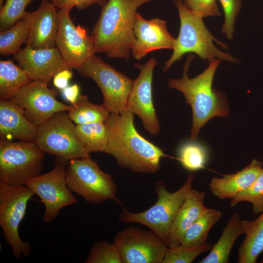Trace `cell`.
<instances>
[{"instance_id":"obj_1","label":"cell","mask_w":263,"mask_h":263,"mask_svg":"<svg viewBox=\"0 0 263 263\" xmlns=\"http://www.w3.org/2000/svg\"><path fill=\"white\" fill-rule=\"evenodd\" d=\"M133 119V113L126 110L110 113L105 122L109 132L107 153L124 168L134 172L154 173L160 169L161 158L168 155L139 134Z\"/></svg>"},{"instance_id":"obj_2","label":"cell","mask_w":263,"mask_h":263,"mask_svg":"<svg viewBox=\"0 0 263 263\" xmlns=\"http://www.w3.org/2000/svg\"><path fill=\"white\" fill-rule=\"evenodd\" d=\"M152 0H108L91 35L95 52L110 58H128L135 40L136 10Z\"/></svg>"},{"instance_id":"obj_3","label":"cell","mask_w":263,"mask_h":263,"mask_svg":"<svg viewBox=\"0 0 263 263\" xmlns=\"http://www.w3.org/2000/svg\"><path fill=\"white\" fill-rule=\"evenodd\" d=\"M190 60L185 65L183 77L169 79L168 85L181 92L186 103L190 106L192 126L190 140H196L200 129L210 119L214 117H226L229 110L224 94L212 88L214 75L221 60L209 63L204 72L193 78H189L187 74Z\"/></svg>"},{"instance_id":"obj_4","label":"cell","mask_w":263,"mask_h":263,"mask_svg":"<svg viewBox=\"0 0 263 263\" xmlns=\"http://www.w3.org/2000/svg\"><path fill=\"white\" fill-rule=\"evenodd\" d=\"M174 3L179 13L180 31L175 39L172 54L165 63L163 72H167L175 62L188 53H194L209 63L216 59L238 62V60L230 54L223 52L215 46L214 42L224 48L228 47L208 30L203 22V18L191 11L182 0H175Z\"/></svg>"},{"instance_id":"obj_5","label":"cell","mask_w":263,"mask_h":263,"mask_svg":"<svg viewBox=\"0 0 263 263\" xmlns=\"http://www.w3.org/2000/svg\"><path fill=\"white\" fill-rule=\"evenodd\" d=\"M194 179L193 174H188L183 185L174 192L169 191L163 182L156 183V203L148 209L138 213L130 211L123 207L119 215V221L123 223H136L147 226L168 246L174 220L187 193L192 188Z\"/></svg>"},{"instance_id":"obj_6","label":"cell","mask_w":263,"mask_h":263,"mask_svg":"<svg viewBox=\"0 0 263 263\" xmlns=\"http://www.w3.org/2000/svg\"><path fill=\"white\" fill-rule=\"evenodd\" d=\"M67 185L70 190L92 204L108 200L119 203L117 186L112 176L99 168L90 157L68 161L66 169Z\"/></svg>"},{"instance_id":"obj_7","label":"cell","mask_w":263,"mask_h":263,"mask_svg":"<svg viewBox=\"0 0 263 263\" xmlns=\"http://www.w3.org/2000/svg\"><path fill=\"white\" fill-rule=\"evenodd\" d=\"M34 195L24 184L0 183V226L16 259L28 257L31 250L29 243L21 239L19 227L25 215L28 203Z\"/></svg>"},{"instance_id":"obj_8","label":"cell","mask_w":263,"mask_h":263,"mask_svg":"<svg viewBox=\"0 0 263 263\" xmlns=\"http://www.w3.org/2000/svg\"><path fill=\"white\" fill-rule=\"evenodd\" d=\"M44 152L35 142L0 140V183L23 184L40 174Z\"/></svg>"},{"instance_id":"obj_9","label":"cell","mask_w":263,"mask_h":263,"mask_svg":"<svg viewBox=\"0 0 263 263\" xmlns=\"http://www.w3.org/2000/svg\"><path fill=\"white\" fill-rule=\"evenodd\" d=\"M35 142L44 153L68 161L90 157L66 111L56 113L39 125Z\"/></svg>"},{"instance_id":"obj_10","label":"cell","mask_w":263,"mask_h":263,"mask_svg":"<svg viewBox=\"0 0 263 263\" xmlns=\"http://www.w3.org/2000/svg\"><path fill=\"white\" fill-rule=\"evenodd\" d=\"M68 160L56 158L50 171L24 183L40 199L44 206L43 221L49 223L56 218L63 207L73 205L77 200L67 185L66 169Z\"/></svg>"},{"instance_id":"obj_11","label":"cell","mask_w":263,"mask_h":263,"mask_svg":"<svg viewBox=\"0 0 263 263\" xmlns=\"http://www.w3.org/2000/svg\"><path fill=\"white\" fill-rule=\"evenodd\" d=\"M76 69L98 86L103 94L102 104L111 113L125 110L132 80L94 55Z\"/></svg>"},{"instance_id":"obj_12","label":"cell","mask_w":263,"mask_h":263,"mask_svg":"<svg viewBox=\"0 0 263 263\" xmlns=\"http://www.w3.org/2000/svg\"><path fill=\"white\" fill-rule=\"evenodd\" d=\"M113 243L122 263H163L169 247L151 230L129 226L118 232Z\"/></svg>"},{"instance_id":"obj_13","label":"cell","mask_w":263,"mask_h":263,"mask_svg":"<svg viewBox=\"0 0 263 263\" xmlns=\"http://www.w3.org/2000/svg\"><path fill=\"white\" fill-rule=\"evenodd\" d=\"M48 83L32 80L22 87L9 100L19 106L26 118L38 127L56 113L68 112V105L56 99L57 92L48 87Z\"/></svg>"},{"instance_id":"obj_14","label":"cell","mask_w":263,"mask_h":263,"mask_svg":"<svg viewBox=\"0 0 263 263\" xmlns=\"http://www.w3.org/2000/svg\"><path fill=\"white\" fill-rule=\"evenodd\" d=\"M72 9H58L59 26L56 45L70 68L77 69L96 53L92 37L86 30L76 26L71 19Z\"/></svg>"},{"instance_id":"obj_15","label":"cell","mask_w":263,"mask_h":263,"mask_svg":"<svg viewBox=\"0 0 263 263\" xmlns=\"http://www.w3.org/2000/svg\"><path fill=\"white\" fill-rule=\"evenodd\" d=\"M157 64L156 59L153 58L143 64H134L140 73L133 81L125 109L140 118L144 129L151 135H157L160 130L152 94L153 73Z\"/></svg>"},{"instance_id":"obj_16","label":"cell","mask_w":263,"mask_h":263,"mask_svg":"<svg viewBox=\"0 0 263 263\" xmlns=\"http://www.w3.org/2000/svg\"><path fill=\"white\" fill-rule=\"evenodd\" d=\"M14 58L32 80L49 83L58 72L71 69L55 46L34 49L26 45L14 55Z\"/></svg>"},{"instance_id":"obj_17","label":"cell","mask_w":263,"mask_h":263,"mask_svg":"<svg viewBox=\"0 0 263 263\" xmlns=\"http://www.w3.org/2000/svg\"><path fill=\"white\" fill-rule=\"evenodd\" d=\"M133 31L135 40L131 51L137 60L154 50L174 48L176 38L168 31L165 20L157 18L146 20L137 12Z\"/></svg>"},{"instance_id":"obj_18","label":"cell","mask_w":263,"mask_h":263,"mask_svg":"<svg viewBox=\"0 0 263 263\" xmlns=\"http://www.w3.org/2000/svg\"><path fill=\"white\" fill-rule=\"evenodd\" d=\"M56 8L50 0H40L38 8L32 12L26 45L34 49L55 47L59 26Z\"/></svg>"},{"instance_id":"obj_19","label":"cell","mask_w":263,"mask_h":263,"mask_svg":"<svg viewBox=\"0 0 263 263\" xmlns=\"http://www.w3.org/2000/svg\"><path fill=\"white\" fill-rule=\"evenodd\" d=\"M38 128L26 118L19 106L9 100L0 99V139L35 142Z\"/></svg>"},{"instance_id":"obj_20","label":"cell","mask_w":263,"mask_h":263,"mask_svg":"<svg viewBox=\"0 0 263 263\" xmlns=\"http://www.w3.org/2000/svg\"><path fill=\"white\" fill-rule=\"evenodd\" d=\"M263 162L257 159L235 173L212 178L208 184L211 193L221 199H232L249 187L263 169Z\"/></svg>"},{"instance_id":"obj_21","label":"cell","mask_w":263,"mask_h":263,"mask_svg":"<svg viewBox=\"0 0 263 263\" xmlns=\"http://www.w3.org/2000/svg\"><path fill=\"white\" fill-rule=\"evenodd\" d=\"M205 192L192 189L188 191L179 208L171 228L168 241L169 248L180 245L185 231L192 225L206 207Z\"/></svg>"},{"instance_id":"obj_22","label":"cell","mask_w":263,"mask_h":263,"mask_svg":"<svg viewBox=\"0 0 263 263\" xmlns=\"http://www.w3.org/2000/svg\"><path fill=\"white\" fill-rule=\"evenodd\" d=\"M251 221L242 220L238 212H235L223 229L217 242L212 245L209 253L199 263H227L231 251L237 239L245 234Z\"/></svg>"},{"instance_id":"obj_23","label":"cell","mask_w":263,"mask_h":263,"mask_svg":"<svg viewBox=\"0 0 263 263\" xmlns=\"http://www.w3.org/2000/svg\"><path fill=\"white\" fill-rule=\"evenodd\" d=\"M222 216L221 211L206 207L199 217L185 231L180 245L192 246L207 243L210 230L220 221Z\"/></svg>"},{"instance_id":"obj_24","label":"cell","mask_w":263,"mask_h":263,"mask_svg":"<svg viewBox=\"0 0 263 263\" xmlns=\"http://www.w3.org/2000/svg\"><path fill=\"white\" fill-rule=\"evenodd\" d=\"M245 237L237 251L238 263H255L263 252V212L251 221Z\"/></svg>"},{"instance_id":"obj_25","label":"cell","mask_w":263,"mask_h":263,"mask_svg":"<svg viewBox=\"0 0 263 263\" xmlns=\"http://www.w3.org/2000/svg\"><path fill=\"white\" fill-rule=\"evenodd\" d=\"M32 80L26 73L12 60L0 61V97L10 100L22 87Z\"/></svg>"},{"instance_id":"obj_26","label":"cell","mask_w":263,"mask_h":263,"mask_svg":"<svg viewBox=\"0 0 263 263\" xmlns=\"http://www.w3.org/2000/svg\"><path fill=\"white\" fill-rule=\"evenodd\" d=\"M75 131L80 142L89 153H107L109 132L105 122H92L75 125Z\"/></svg>"},{"instance_id":"obj_27","label":"cell","mask_w":263,"mask_h":263,"mask_svg":"<svg viewBox=\"0 0 263 263\" xmlns=\"http://www.w3.org/2000/svg\"><path fill=\"white\" fill-rule=\"evenodd\" d=\"M31 12L11 27L0 33V53L7 56L15 55L28 38L31 22Z\"/></svg>"},{"instance_id":"obj_28","label":"cell","mask_w":263,"mask_h":263,"mask_svg":"<svg viewBox=\"0 0 263 263\" xmlns=\"http://www.w3.org/2000/svg\"><path fill=\"white\" fill-rule=\"evenodd\" d=\"M111 113L103 104L92 103L87 96L80 95L76 102L71 105L68 114L75 125L92 122H105Z\"/></svg>"},{"instance_id":"obj_29","label":"cell","mask_w":263,"mask_h":263,"mask_svg":"<svg viewBox=\"0 0 263 263\" xmlns=\"http://www.w3.org/2000/svg\"><path fill=\"white\" fill-rule=\"evenodd\" d=\"M208 158L207 148L196 140L182 144L178 150L177 159L187 170L195 171L205 168Z\"/></svg>"},{"instance_id":"obj_30","label":"cell","mask_w":263,"mask_h":263,"mask_svg":"<svg viewBox=\"0 0 263 263\" xmlns=\"http://www.w3.org/2000/svg\"><path fill=\"white\" fill-rule=\"evenodd\" d=\"M248 202L252 205L254 214L263 212V169L254 182L247 188L231 199L230 207H235L241 202Z\"/></svg>"},{"instance_id":"obj_31","label":"cell","mask_w":263,"mask_h":263,"mask_svg":"<svg viewBox=\"0 0 263 263\" xmlns=\"http://www.w3.org/2000/svg\"><path fill=\"white\" fill-rule=\"evenodd\" d=\"M34 0H6L0 8V29L6 30L23 19L28 12L26 7Z\"/></svg>"},{"instance_id":"obj_32","label":"cell","mask_w":263,"mask_h":263,"mask_svg":"<svg viewBox=\"0 0 263 263\" xmlns=\"http://www.w3.org/2000/svg\"><path fill=\"white\" fill-rule=\"evenodd\" d=\"M212 245L205 244L185 246L179 245L175 247L169 248L163 263H191L201 254L210 250Z\"/></svg>"},{"instance_id":"obj_33","label":"cell","mask_w":263,"mask_h":263,"mask_svg":"<svg viewBox=\"0 0 263 263\" xmlns=\"http://www.w3.org/2000/svg\"><path fill=\"white\" fill-rule=\"evenodd\" d=\"M86 263H122L118 249L113 243L98 241L91 247Z\"/></svg>"},{"instance_id":"obj_34","label":"cell","mask_w":263,"mask_h":263,"mask_svg":"<svg viewBox=\"0 0 263 263\" xmlns=\"http://www.w3.org/2000/svg\"><path fill=\"white\" fill-rule=\"evenodd\" d=\"M225 15V21L222 28V33L227 39L234 37L235 20L242 7L241 0H219Z\"/></svg>"},{"instance_id":"obj_35","label":"cell","mask_w":263,"mask_h":263,"mask_svg":"<svg viewBox=\"0 0 263 263\" xmlns=\"http://www.w3.org/2000/svg\"><path fill=\"white\" fill-rule=\"evenodd\" d=\"M196 14L205 18L221 15L216 0H182Z\"/></svg>"},{"instance_id":"obj_36","label":"cell","mask_w":263,"mask_h":263,"mask_svg":"<svg viewBox=\"0 0 263 263\" xmlns=\"http://www.w3.org/2000/svg\"><path fill=\"white\" fill-rule=\"evenodd\" d=\"M57 9L60 8L72 9L75 7L78 10L85 9L96 4L102 7L106 2V0H50Z\"/></svg>"},{"instance_id":"obj_37","label":"cell","mask_w":263,"mask_h":263,"mask_svg":"<svg viewBox=\"0 0 263 263\" xmlns=\"http://www.w3.org/2000/svg\"><path fill=\"white\" fill-rule=\"evenodd\" d=\"M71 69H66L58 72L53 78L54 86L61 91L69 86V81L73 77Z\"/></svg>"},{"instance_id":"obj_38","label":"cell","mask_w":263,"mask_h":263,"mask_svg":"<svg viewBox=\"0 0 263 263\" xmlns=\"http://www.w3.org/2000/svg\"><path fill=\"white\" fill-rule=\"evenodd\" d=\"M61 92L63 99L70 103L71 105L74 104L79 96V87L76 84L69 85Z\"/></svg>"},{"instance_id":"obj_39","label":"cell","mask_w":263,"mask_h":263,"mask_svg":"<svg viewBox=\"0 0 263 263\" xmlns=\"http://www.w3.org/2000/svg\"><path fill=\"white\" fill-rule=\"evenodd\" d=\"M261 263H263V259L262 261L261 262Z\"/></svg>"}]
</instances>
